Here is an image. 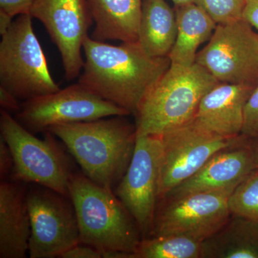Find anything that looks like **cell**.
Segmentation results:
<instances>
[{
    "instance_id": "cell-32",
    "label": "cell",
    "mask_w": 258,
    "mask_h": 258,
    "mask_svg": "<svg viewBox=\"0 0 258 258\" xmlns=\"http://www.w3.org/2000/svg\"><path fill=\"white\" fill-rule=\"evenodd\" d=\"M171 2L174 3V6L179 7L193 3L194 0H171Z\"/></svg>"
},
{
    "instance_id": "cell-5",
    "label": "cell",
    "mask_w": 258,
    "mask_h": 258,
    "mask_svg": "<svg viewBox=\"0 0 258 258\" xmlns=\"http://www.w3.org/2000/svg\"><path fill=\"white\" fill-rule=\"evenodd\" d=\"M0 132L14 159L10 179L39 185L70 197V181L74 171L55 136L45 132L44 139L37 138L3 109L0 111Z\"/></svg>"
},
{
    "instance_id": "cell-21",
    "label": "cell",
    "mask_w": 258,
    "mask_h": 258,
    "mask_svg": "<svg viewBox=\"0 0 258 258\" xmlns=\"http://www.w3.org/2000/svg\"><path fill=\"white\" fill-rule=\"evenodd\" d=\"M203 241L169 235L142 239L132 258H203Z\"/></svg>"
},
{
    "instance_id": "cell-25",
    "label": "cell",
    "mask_w": 258,
    "mask_h": 258,
    "mask_svg": "<svg viewBox=\"0 0 258 258\" xmlns=\"http://www.w3.org/2000/svg\"><path fill=\"white\" fill-rule=\"evenodd\" d=\"M37 0H0V10L8 13L12 18L30 14L32 5Z\"/></svg>"
},
{
    "instance_id": "cell-29",
    "label": "cell",
    "mask_w": 258,
    "mask_h": 258,
    "mask_svg": "<svg viewBox=\"0 0 258 258\" xmlns=\"http://www.w3.org/2000/svg\"><path fill=\"white\" fill-rule=\"evenodd\" d=\"M243 20L258 32V0H244Z\"/></svg>"
},
{
    "instance_id": "cell-8",
    "label": "cell",
    "mask_w": 258,
    "mask_h": 258,
    "mask_svg": "<svg viewBox=\"0 0 258 258\" xmlns=\"http://www.w3.org/2000/svg\"><path fill=\"white\" fill-rule=\"evenodd\" d=\"M195 62L219 83L258 86V32L244 20L217 25Z\"/></svg>"
},
{
    "instance_id": "cell-22",
    "label": "cell",
    "mask_w": 258,
    "mask_h": 258,
    "mask_svg": "<svg viewBox=\"0 0 258 258\" xmlns=\"http://www.w3.org/2000/svg\"><path fill=\"white\" fill-rule=\"evenodd\" d=\"M228 204L232 216L258 222V168L236 186L229 198Z\"/></svg>"
},
{
    "instance_id": "cell-26",
    "label": "cell",
    "mask_w": 258,
    "mask_h": 258,
    "mask_svg": "<svg viewBox=\"0 0 258 258\" xmlns=\"http://www.w3.org/2000/svg\"><path fill=\"white\" fill-rule=\"evenodd\" d=\"M14 167V159L9 146L0 136V177L1 181L10 177Z\"/></svg>"
},
{
    "instance_id": "cell-2",
    "label": "cell",
    "mask_w": 258,
    "mask_h": 258,
    "mask_svg": "<svg viewBox=\"0 0 258 258\" xmlns=\"http://www.w3.org/2000/svg\"><path fill=\"white\" fill-rule=\"evenodd\" d=\"M124 117L57 125L46 132L62 142L85 175L113 190L128 169L137 141L136 125Z\"/></svg>"
},
{
    "instance_id": "cell-6",
    "label": "cell",
    "mask_w": 258,
    "mask_h": 258,
    "mask_svg": "<svg viewBox=\"0 0 258 258\" xmlns=\"http://www.w3.org/2000/svg\"><path fill=\"white\" fill-rule=\"evenodd\" d=\"M30 14L19 15L0 42V83L26 101L60 89L51 76Z\"/></svg>"
},
{
    "instance_id": "cell-19",
    "label": "cell",
    "mask_w": 258,
    "mask_h": 258,
    "mask_svg": "<svg viewBox=\"0 0 258 258\" xmlns=\"http://www.w3.org/2000/svg\"><path fill=\"white\" fill-rule=\"evenodd\" d=\"M177 34L175 9L166 0H143L138 40L152 57H168Z\"/></svg>"
},
{
    "instance_id": "cell-11",
    "label": "cell",
    "mask_w": 258,
    "mask_h": 258,
    "mask_svg": "<svg viewBox=\"0 0 258 258\" xmlns=\"http://www.w3.org/2000/svg\"><path fill=\"white\" fill-rule=\"evenodd\" d=\"M160 136H137L128 169L113 189L137 222L142 239L152 235L159 201Z\"/></svg>"
},
{
    "instance_id": "cell-9",
    "label": "cell",
    "mask_w": 258,
    "mask_h": 258,
    "mask_svg": "<svg viewBox=\"0 0 258 258\" xmlns=\"http://www.w3.org/2000/svg\"><path fill=\"white\" fill-rule=\"evenodd\" d=\"M27 204L31 226L30 258L59 257L81 243L79 222L70 197L37 185L28 189Z\"/></svg>"
},
{
    "instance_id": "cell-20",
    "label": "cell",
    "mask_w": 258,
    "mask_h": 258,
    "mask_svg": "<svg viewBox=\"0 0 258 258\" xmlns=\"http://www.w3.org/2000/svg\"><path fill=\"white\" fill-rule=\"evenodd\" d=\"M203 258H258V222L233 216L203 241Z\"/></svg>"
},
{
    "instance_id": "cell-15",
    "label": "cell",
    "mask_w": 258,
    "mask_h": 258,
    "mask_svg": "<svg viewBox=\"0 0 258 258\" xmlns=\"http://www.w3.org/2000/svg\"><path fill=\"white\" fill-rule=\"evenodd\" d=\"M255 88L218 83L203 97L194 120L211 133L224 137H239L243 128L246 104Z\"/></svg>"
},
{
    "instance_id": "cell-7",
    "label": "cell",
    "mask_w": 258,
    "mask_h": 258,
    "mask_svg": "<svg viewBox=\"0 0 258 258\" xmlns=\"http://www.w3.org/2000/svg\"><path fill=\"white\" fill-rule=\"evenodd\" d=\"M159 200L198 172L217 153L240 145L248 139L217 135L199 125L195 120L160 135Z\"/></svg>"
},
{
    "instance_id": "cell-14",
    "label": "cell",
    "mask_w": 258,
    "mask_h": 258,
    "mask_svg": "<svg viewBox=\"0 0 258 258\" xmlns=\"http://www.w3.org/2000/svg\"><path fill=\"white\" fill-rule=\"evenodd\" d=\"M255 169L257 166L251 144L244 142L217 153L198 172L176 186L164 199H176L204 191L234 189Z\"/></svg>"
},
{
    "instance_id": "cell-13",
    "label": "cell",
    "mask_w": 258,
    "mask_h": 258,
    "mask_svg": "<svg viewBox=\"0 0 258 258\" xmlns=\"http://www.w3.org/2000/svg\"><path fill=\"white\" fill-rule=\"evenodd\" d=\"M30 15L43 24L58 49L66 79L79 77L84 64L83 41L93 23L87 0H37Z\"/></svg>"
},
{
    "instance_id": "cell-24",
    "label": "cell",
    "mask_w": 258,
    "mask_h": 258,
    "mask_svg": "<svg viewBox=\"0 0 258 258\" xmlns=\"http://www.w3.org/2000/svg\"><path fill=\"white\" fill-rule=\"evenodd\" d=\"M242 135L249 139H258V86L246 104Z\"/></svg>"
},
{
    "instance_id": "cell-30",
    "label": "cell",
    "mask_w": 258,
    "mask_h": 258,
    "mask_svg": "<svg viewBox=\"0 0 258 258\" xmlns=\"http://www.w3.org/2000/svg\"><path fill=\"white\" fill-rule=\"evenodd\" d=\"M13 18L8 13L0 10V35L2 36L5 35L11 27L13 22Z\"/></svg>"
},
{
    "instance_id": "cell-28",
    "label": "cell",
    "mask_w": 258,
    "mask_h": 258,
    "mask_svg": "<svg viewBox=\"0 0 258 258\" xmlns=\"http://www.w3.org/2000/svg\"><path fill=\"white\" fill-rule=\"evenodd\" d=\"M19 100L9 91L0 86V105L2 109L9 112L18 113L21 104L18 103Z\"/></svg>"
},
{
    "instance_id": "cell-16",
    "label": "cell",
    "mask_w": 258,
    "mask_h": 258,
    "mask_svg": "<svg viewBox=\"0 0 258 258\" xmlns=\"http://www.w3.org/2000/svg\"><path fill=\"white\" fill-rule=\"evenodd\" d=\"M26 183H0V257L24 258L29 252L31 226Z\"/></svg>"
},
{
    "instance_id": "cell-12",
    "label": "cell",
    "mask_w": 258,
    "mask_h": 258,
    "mask_svg": "<svg viewBox=\"0 0 258 258\" xmlns=\"http://www.w3.org/2000/svg\"><path fill=\"white\" fill-rule=\"evenodd\" d=\"M234 189L189 194L167 203L156 212L154 236L184 235L205 241L230 219L229 198Z\"/></svg>"
},
{
    "instance_id": "cell-1",
    "label": "cell",
    "mask_w": 258,
    "mask_h": 258,
    "mask_svg": "<svg viewBox=\"0 0 258 258\" xmlns=\"http://www.w3.org/2000/svg\"><path fill=\"white\" fill-rule=\"evenodd\" d=\"M79 83L103 99L135 114L144 96L171 66L169 57H152L138 42L110 45L88 36Z\"/></svg>"
},
{
    "instance_id": "cell-10",
    "label": "cell",
    "mask_w": 258,
    "mask_h": 258,
    "mask_svg": "<svg viewBox=\"0 0 258 258\" xmlns=\"http://www.w3.org/2000/svg\"><path fill=\"white\" fill-rule=\"evenodd\" d=\"M129 114L126 110L103 99L78 83L24 101L16 113V119L35 134L46 132L55 125Z\"/></svg>"
},
{
    "instance_id": "cell-3",
    "label": "cell",
    "mask_w": 258,
    "mask_h": 258,
    "mask_svg": "<svg viewBox=\"0 0 258 258\" xmlns=\"http://www.w3.org/2000/svg\"><path fill=\"white\" fill-rule=\"evenodd\" d=\"M69 196L79 222L80 242L108 252H135L142 234L133 216L113 190L103 187L83 172L71 176Z\"/></svg>"
},
{
    "instance_id": "cell-27",
    "label": "cell",
    "mask_w": 258,
    "mask_h": 258,
    "mask_svg": "<svg viewBox=\"0 0 258 258\" xmlns=\"http://www.w3.org/2000/svg\"><path fill=\"white\" fill-rule=\"evenodd\" d=\"M61 258H102L103 254L99 249L86 245V244H78L64 251L60 254Z\"/></svg>"
},
{
    "instance_id": "cell-23",
    "label": "cell",
    "mask_w": 258,
    "mask_h": 258,
    "mask_svg": "<svg viewBox=\"0 0 258 258\" xmlns=\"http://www.w3.org/2000/svg\"><path fill=\"white\" fill-rule=\"evenodd\" d=\"M217 25L243 20L244 0H194Z\"/></svg>"
},
{
    "instance_id": "cell-17",
    "label": "cell",
    "mask_w": 258,
    "mask_h": 258,
    "mask_svg": "<svg viewBox=\"0 0 258 258\" xmlns=\"http://www.w3.org/2000/svg\"><path fill=\"white\" fill-rule=\"evenodd\" d=\"M98 41L137 42L143 0H87Z\"/></svg>"
},
{
    "instance_id": "cell-18",
    "label": "cell",
    "mask_w": 258,
    "mask_h": 258,
    "mask_svg": "<svg viewBox=\"0 0 258 258\" xmlns=\"http://www.w3.org/2000/svg\"><path fill=\"white\" fill-rule=\"evenodd\" d=\"M177 34L168 57L173 66L190 67L195 63L199 47L208 42L217 24L195 3L175 7Z\"/></svg>"
},
{
    "instance_id": "cell-31",
    "label": "cell",
    "mask_w": 258,
    "mask_h": 258,
    "mask_svg": "<svg viewBox=\"0 0 258 258\" xmlns=\"http://www.w3.org/2000/svg\"><path fill=\"white\" fill-rule=\"evenodd\" d=\"M254 142L251 144L252 150H253L254 159H255L256 164L258 168V139H252Z\"/></svg>"
},
{
    "instance_id": "cell-4",
    "label": "cell",
    "mask_w": 258,
    "mask_h": 258,
    "mask_svg": "<svg viewBox=\"0 0 258 258\" xmlns=\"http://www.w3.org/2000/svg\"><path fill=\"white\" fill-rule=\"evenodd\" d=\"M218 83L196 62L186 68L171 64L134 114L137 136H160L191 121L203 97Z\"/></svg>"
}]
</instances>
